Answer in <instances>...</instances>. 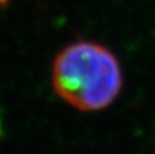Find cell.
<instances>
[{"label":"cell","mask_w":155,"mask_h":154,"mask_svg":"<svg viewBox=\"0 0 155 154\" xmlns=\"http://www.w3.org/2000/svg\"><path fill=\"white\" fill-rule=\"evenodd\" d=\"M123 83L117 56L95 41H74L65 45L52 63L54 93L80 112L106 109L120 95Z\"/></svg>","instance_id":"cell-1"},{"label":"cell","mask_w":155,"mask_h":154,"mask_svg":"<svg viewBox=\"0 0 155 154\" xmlns=\"http://www.w3.org/2000/svg\"><path fill=\"white\" fill-rule=\"evenodd\" d=\"M11 0H0V7H7Z\"/></svg>","instance_id":"cell-2"}]
</instances>
